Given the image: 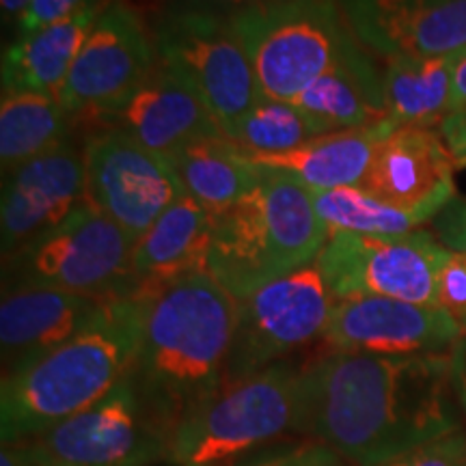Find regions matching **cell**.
I'll return each mask as SVG.
<instances>
[{
  "label": "cell",
  "mask_w": 466,
  "mask_h": 466,
  "mask_svg": "<svg viewBox=\"0 0 466 466\" xmlns=\"http://www.w3.org/2000/svg\"><path fill=\"white\" fill-rule=\"evenodd\" d=\"M214 218L188 195L179 197L134 244L137 294L147 296L179 279L208 272Z\"/></svg>",
  "instance_id": "ffe728a7"
},
{
  "label": "cell",
  "mask_w": 466,
  "mask_h": 466,
  "mask_svg": "<svg viewBox=\"0 0 466 466\" xmlns=\"http://www.w3.org/2000/svg\"><path fill=\"white\" fill-rule=\"evenodd\" d=\"M145 296L104 302L72 339L3 376L0 439L15 445L78 415L134 374L143 339Z\"/></svg>",
  "instance_id": "3957f363"
},
{
  "label": "cell",
  "mask_w": 466,
  "mask_h": 466,
  "mask_svg": "<svg viewBox=\"0 0 466 466\" xmlns=\"http://www.w3.org/2000/svg\"><path fill=\"white\" fill-rule=\"evenodd\" d=\"M134 242L89 201L9 261V285H44L97 300L137 294Z\"/></svg>",
  "instance_id": "52a82bcc"
},
{
  "label": "cell",
  "mask_w": 466,
  "mask_h": 466,
  "mask_svg": "<svg viewBox=\"0 0 466 466\" xmlns=\"http://www.w3.org/2000/svg\"><path fill=\"white\" fill-rule=\"evenodd\" d=\"M451 352H330L302 367L296 432L354 466H382L462 430Z\"/></svg>",
  "instance_id": "6da1fadb"
},
{
  "label": "cell",
  "mask_w": 466,
  "mask_h": 466,
  "mask_svg": "<svg viewBox=\"0 0 466 466\" xmlns=\"http://www.w3.org/2000/svg\"><path fill=\"white\" fill-rule=\"evenodd\" d=\"M91 0H31L20 22H17V35L35 33L56 22L67 20L83 11Z\"/></svg>",
  "instance_id": "4dcf8cb0"
},
{
  "label": "cell",
  "mask_w": 466,
  "mask_h": 466,
  "mask_svg": "<svg viewBox=\"0 0 466 466\" xmlns=\"http://www.w3.org/2000/svg\"><path fill=\"white\" fill-rule=\"evenodd\" d=\"M0 466H35L20 445H3Z\"/></svg>",
  "instance_id": "74e56055"
},
{
  "label": "cell",
  "mask_w": 466,
  "mask_h": 466,
  "mask_svg": "<svg viewBox=\"0 0 466 466\" xmlns=\"http://www.w3.org/2000/svg\"><path fill=\"white\" fill-rule=\"evenodd\" d=\"M343 460L330 451L329 447H322L316 441H309L305 445L294 447L288 453H277L275 458H261L258 462L248 466H343Z\"/></svg>",
  "instance_id": "d6a6232c"
},
{
  "label": "cell",
  "mask_w": 466,
  "mask_h": 466,
  "mask_svg": "<svg viewBox=\"0 0 466 466\" xmlns=\"http://www.w3.org/2000/svg\"><path fill=\"white\" fill-rule=\"evenodd\" d=\"M382 466H466V430H456L432 442H425Z\"/></svg>",
  "instance_id": "f546056e"
},
{
  "label": "cell",
  "mask_w": 466,
  "mask_h": 466,
  "mask_svg": "<svg viewBox=\"0 0 466 466\" xmlns=\"http://www.w3.org/2000/svg\"><path fill=\"white\" fill-rule=\"evenodd\" d=\"M456 168L441 132L398 126L378 145L360 188L387 206L419 214L430 223L456 197Z\"/></svg>",
  "instance_id": "2e32d148"
},
{
  "label": "cell",
  "mask_w": 466,
  "mask_h": 466,
  "mask_svg": "<svg viewBox=\"0 0 466 466\" xmlns=\"http://www.w3.org/2000/svg\"><path fill=\"white\" fill-rule=\"evenodd\" d=\"M450 248L432 231L367 238L330 233L316 264L335 300L382 296L436 307V277Z\"/></svg>",
  "instance_id": "30bf717a"
},
{
  "label": "cell",
  "mask_w": 466,
  "mask_h": 466,
  "mask_svg": "<svg viewBox=\"0 0 466 466\" xmlns=\"http://www.w3.org/2000/svg\"><path fill=\"white\" fill-rule=\"evenodd\" d=\"M436 307L466 326V253L450 250L436 277Z\"/></svg>",
  "instance_id": "f1b7e54d"
},
{
  "label": "cell",
  "mask_w": 466,
  "mask_h": 466,
  "mask_svg": "<svg viewBox=\"0 0 466 466\" xmlns=\"http://www.w3.org/2000/svg\"><path fill=\"white\" fill-rule=\"evenodd\" d=\"M279 3V0H177V7H190L199 11H209V14H218L233 17L242 11L261 7V5Z\"/></svg>",
  "instance_id": "e575fe53"
},
{
  "label": "cell",
  "mask_w": 466,
  "mask_h": 466,
  "mask_svg": "<svg viewBox=\"0 0 466 466\" xmlns=\"http://www.w3.org/2000/svg\"><path fill=\"white\" fill-rule=\"evenodd\" d=\"M294 104L313 116L326 134L380 124L387 119L382 72L367 55L319 76Z\"/></svg>",
  "instance_id": "cb8c5ba5"
},
{
  "label": "cell",
  "mask_w": 466,
  "mask_h": 466,
  "mask_svg": "<svg viewBox=\"0 0 466 466\" xmlns=\"http://www.w3.org/2000/svg\"><path fill=\"white\" fill-rule=\"evenodd\" d=\"M151 35L160 61L188 80L225 134L264 100L248 52L227 15L173 5Z\"/></svg>",
  "instance_id": "ba28073f"
},
{
  "label": "cell",
  "mask_w": 466,
  "mask_h": 466,
  "mask_svg": "<svg viewBox=\"0 0 466 466\" xmlns=\"http://www.w3.org/2000/svg\"><path fill=\"white\" fill-rule=\"evenodd\" d=\"M229 20L268 100L294 102L322 74L371 55L337 0H279Z\"/></svg>",
  "instance_id": "8992f818"
},
{
  "label": "cell",
  "mask_w": 466,
  "mask_h": 466,
  "mask_svg": "<svg viewBox=\"0 0 466 466\" xmlns=\"http://www.w3.org/2000/svg\"><path fill=\"white\" fill-rule=\"evenodd\" d=\"M311 199L319 220L329 229V236L346 231L367 238H391L417 231L423 223H428L419 214L387 206L357 186L311 190Z\"/></svg>",
  "instance_id": "4316f807"
},
{
  "label": "cell",
  "mask_w": 466,
  "mask_h": 466,
  "mask_svg": "<svg viewBox=\"0 0 466 466\" xmlns=\"http://www.w3.org/2000/svg\"><path fill=\"white\" fill-rule=\"evenodd\" d=\"M102 127L130 134L165 158L206 138L225 134L199 93L160 58L149 78L119 108L93 124V130Z\"/></svg>",
  "instance_id": "ac0fdd59"
},
{
  "label": "cell",
  "mask_w": 466,
  "mask_h": 466,
  "mask_svg": "<svg viewBox=\"0 0 466 466\" xmlns=\"http://www.w3.org/2000/svg\"><path fill=\"white\" fill-rule=\"evenodd\" d=\"M442 141L450 147L458 168L466 167V108L451 113L439 127Z\"/></svg>",
  "instance_id": "836d02e7"
},
{
  "label": "cell",
  "mask_w": 466,
  "mask_h": 466,
  "mask_svg": "<svg viewBox=\"0 0 466 466\" xmlns=\"http://www.w3.org/2000/svg\"><path fill=\"white\" fill-rule=\"evenodd\" d=\"M462 337V326L439 307L360 296L335 300L322 339L330 352L400 357L451 352Z\"/></svg>",
  "instance_id": "5bb4252c"
},
{
  "label": "cell",
  "mask_w": 466,
  "mask_h": 466,
  "mask_svg": "<svg viewBox=\"0 0 466 466\" xmlns=\"http://www.w3.org/2000/svg\"><path fill=\"white\" fill-rule=\"evenodd\" d=\"M28 3H31V0H0V7H3V20L20 22V17L26 11Z\"/></svg>",
  "instance_id": "f35d334b"
},
{
  "label": "cell",
  "mask_w": 466,
  "mask_h": 466,
  "mask_svg": "<svg viewBox=\"0 0 466 466\" xmlns=\"http://www.w3.org/2000/svg\"><path fill=\"white\" fill-rule=\"evenodd\" d=\"M464 335H466V326H464Z\"/></svg>",
  "instance_id": "60d3db41"
},
{
  "label": "cell",
  "mask_w": 466,
  "mask_h": 466,
  "mask_svg": "<svg viewBox=\"0 0 466 466\" xmlns=\"http://www.w3.org/2000/svg\"><path fill=\"white\" fill-rule=\"evenodd\" d=\"M156 63L154 35L138 11L126 0H108L102 3L58 100L74 121L93 126L119 108L149 78Z\"/></svg>",
  "instance_id": "7c38bea8"
},
{
  "label": "cell",
  "mask_w": 466,
  "mask_h": 466,
  "mask_svg": "<svg viewBox=\"0 0 466 466\" xmlns=\"http://www.w3.org/2000/svg\"><path fill=\"white\" fill-rule=\"evenodd\" d=\"M100 9L102 3L91 0L67 20L17 35L15 42L3 52V91L44 93L58 100Z\"/></svg>",
  "instance_id": "7402d4cb"
},
{
  "label": "cell",
  "mask_w": 466,
  "mask_h": 466,
  "mask_svg": "<svg viewBox=\"0 0 466 466\" xmlns=\"http://www.w3.org/2000/svg\"><path fill=\"white\" fill-rule=\"evenodd\" d=\"M143 3H149V0H143Z\"/></svg>",
  "instance_id": "ab89813d"
},
{
  "label": "cell",
  "mask_w": 466,
  "mask_h": 466,
  "mask_svg": "<svg viewBox=\"0 0 466 466\" xmlns=\"http://www.w3.org/2000/svg\"><path fill=\"white\" fill-rule=\"evenodd\" d=\"M15 445L35 466H151L167 456L168 430L130 376L97 404Z\"/></svg>",
  "instance_id": "9c48e42d"
},
{
  "label": "cell",
  "mask_w": 466,
  "mask_h": 466,
  "mask_svg": "<svg viewBox=\"0 0 466 466\" xmlns=\"http://www.w3.org/2000/svg\"><path fill=\"white\" fill-rule=\"evenodd\" d=\"M104 302L44 285H5L0 302L3 376L78 335L96 319Z\"/></svg>",
  "instance_id": "d6986e66"
},
{
  "label": "cell",
  "mask_w": 466,
  "mask_h": 466,
  "mask_svg": "<svg viewBox=\"0 0 466 466\" xmlns=\"http://www.w3.org/2000/svg\"><path fill=\"white\" fill-rule=\"evenodd\" d=\"M451 357H453V382H456V393L466 419V335L456 343V348L451 350Z\"/></svg>",
  "instance_id": "d590c367"
},
{
  "label": "cell",
  "mask_w": 466,
  "mask_h": 466,
  "mask_svg": "<svg viewBox=\"0 0 466 466\" xmlns=\"http://www.w3.org/2000/svg\"><path fill=\"white\" fill-rule=\"evenodd\" d=\"M83 162L86 201L134 242L186 195L165 156L115 127L89 134Z\"/></svg>",
  "instance_id": "4fadbf2b"
},
{
  "label": "cell",
  "mask_w": 466,
  "mask_h": 466,
  "mask_svg": "<svg viewBox=\"0 0 466 466\" xmlns=\"http://www.w3.org/2000/svg\"><path fill=\"white\" fill-rule=\"evenodd\" d=\"M85 201L83 151L72 141L5 175L0 203L5 259L61 225Z\"/></svg>",
  "instance_id": "e0dca14e"
},
{
  "label": "cell",
  "mask_w": 466,
  "mask_h": 466,
  "mask_svg": "<svg viewBox=\"0 0 466 466\" xmlns=\"http://www.w3.org/2000/svg\"><path fill=\"white\" fill-rule=\"evenodd\" d=\"M350 28L384 61L466 50V0H337Z\"/></svg>",
  "instance_id": "9a60e30c"
},
{
  "label": "cell",
  "mask_w": 466,
  "mask_h": 466,
  "mask_svg": "<svg viewBox=\"0 0 466 466\" xmlns=\"http://www.w3.org/2000/svg\"><path fill=\"white\" fill-rule=\"evenodd\" d=\"M300 395L302 367L285 360L225 382L175 425L165 460L171 466H247L296 432Z\"/></svg>",
  "instance_id": "5b68a950"
},
{
  "label": "cell",
  "mask_w": 466,
  "mask_h": 466,
  "mask_svg": "<svg viewBox=\"0 0 466 466\" xmlns=\"http://www.w3.org/2000/svg\"><path fill=\"white\" fill-rule=\"evenodd\" d=\"M393 127L391 121L384 119L374 126L322 134L285 154L248 156V158L268 171L285 173L299 179L309 190H333L343 186L360 188L378 145Z\"/></svg>",
  "instance_id": "44dd1931"
},
{
  "label": "cell",
  "mask_w": 466,
  "mask_h": 466,
  "mask_svg": "<svg viewBox=\"0 0 466 466\" xmlns=\"http://www.w3.org/2000/svg\"><path fill=\"white\" fill-rule=\"evenodd\" d=\"M335 299L318 264L264 285L238 300V324L227 382L281 363L288 354L324 337Z\"/></svg>",
  "instance_id": "8fae6325"
},
{
  "label": "cell",
  "mask_w": 466,
  "mask_h": 466,
  "mask_svg": "<svg viewBox=\"0 0 466 466\" xmlns=\"http://www.w3.org/2000/svg\"><path fill=\"white\" fill-rule=\"evenodd\" d=\"M329 229L311 190L285 173L268 171L236 206L214 218L208 272L236 300L316 264Z\"/></svg>",
  "instance_id": "277c9868"
},
{
  "label": "cell",
  "mask_w": 466,
  "mask_h": 466,
  "mask_svg": "<svg viewBox=\"0 0 466 466\" xmlns=\"http://www.w3.org/2000/svg\"><path fill=\"white\" fill-rule=\"evenodd\" d=\"M74 116L56 97L31 91H3L0 100V165L14 173L72 141Z\"/></svg>",
  "instance_id": "484cf974"
},
{
  "label": "cell",
  "mask_w": 466,
  "mask_h": 466,
  "mask_svg": "<svg viewBox=\"0 0 466 466\" xmlns=\"http://www.w3.org/2000/svg\"><path fill=\"white\" fill-rule=\"evenodd\" d=\"M434 236L450 250L466 253V199H453L432 220Z\"/></svg>",
  "instance_id": "1f68e13d"
},
{
  "label": "cell",
  "mask_w": 466,
  "mask_h": 466,
  "mask_svg": "<svg viewBox=\"0 0 466 466\" xmlns=\"http://www.w3.org/2000/svg\"><path fill=\"white\" fill-rule=\"evenodd\" d=\"M238 300L209 272L145 296L143 339L132 380L168 430L227 382Z\"/></svg>",
  "instance_id": "7a4b0ae2"
},
{
  "label": "cell",
  "mask_w": 466,
  "mask_h": 466,
  "mask_svg": "<svg viewBox=\"0 0 466 466\" xmlns=\"http://www.w3.org/2000/svg\"><path fill=\"white\" fill-rule=\"evenodd\" d=\"M462 52L387 61L382 72L387 119L395 127H441L451 115L453 72Z\"/></svg>",
  "instance_id": "d4e9b609"
},
{
  "label": "cell",
  "mask_w": 466,
  "mask_h": 466,
  "mask_svg": "<svg viewBox=\"0 0 466 466\" xmlns=\"http://www.w3.org/2000/svg\"><path fill=\"white\" fill-rule=\"evenodd\" d=\"M322 134H326L324 127L299 104L264 97L227 137L244 154L272 156L300 147Z\"/></svg>",
  "instance_id": "83f0119b"
},
{
  "label": "cell",
  "mask_w": 466,
  "mask_h": 466,
  "mask_svg": "<svg viewBox=\"0 0 466 466\" xmlns=\"http://www.w3.org/2000/svg\"><path fill=\"white\" fill-rule=\"evenodd\" d=\"M184 192L212 218H218L264 179L255 165L227 134L206 138L167 156Z\"/></svg>",
  "instance_id": "603a6c76"
},
{
  "label": "cell",
  "mask_w": 466,
  "mask_h": 466,
  "mask_svg": "<svg viewBox=\"0 0 466 466\" xmlns=\"http://www.w3.org/2000/svg\"><path fill=\"white\" fill-rule=\"evenodd\" d=\"M466 108V50L462 56L458 58L456 72H453V85H451V113Z\"/></svg>",
  "instance_id": "8d00e7d4"
}]
</instances>
